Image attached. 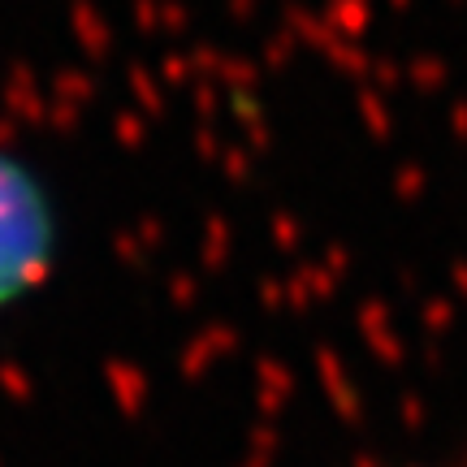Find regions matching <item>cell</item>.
<instances>
[{
    "instance_id": "cell-1",
    "label": "cell",
    "mask_w": 467,
    "mask_h": 467,
    "mask_svg": "<svg viewBox=\"0 0 467 467\" xmlns=\"http://www.w3.org/2000/svg\"><path fill=\"white\" fill-rule=\"evenodd\" d=\"M52 247L48 203L35 182L0 151V307L39 282Z\"/></svg>"
}]
</instances>
